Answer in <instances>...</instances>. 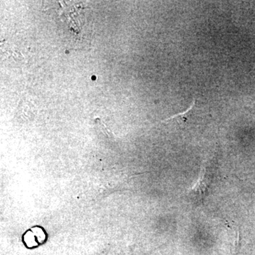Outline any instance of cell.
I'll list each match as a JSON object with an SVG mask.
<instances>
[{"label":"cell","mask_w":255,"mask_h":255,"mask_svg":"<svg viewBox=\"0 0 255 255\" xmlns=\"http://www.w3.org/2000/svg\"><path fill=\"white\" fill-rule=\"evenodd\" d=\"M210 179L206 173V167L201 166L199 178L191 189H189V195L196 204H201L205 199L209 189Z\"/></svg>","instance_id":"1"}]
</instances>
